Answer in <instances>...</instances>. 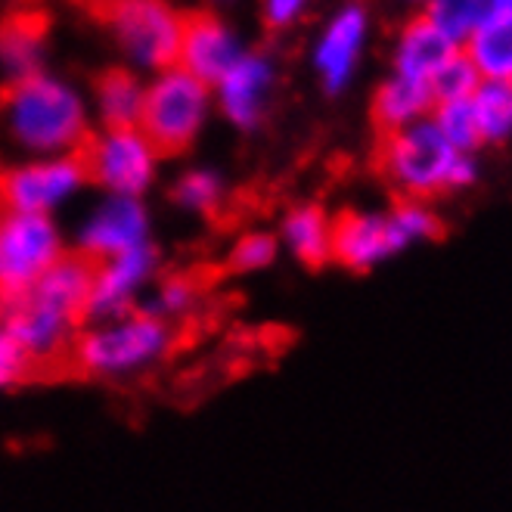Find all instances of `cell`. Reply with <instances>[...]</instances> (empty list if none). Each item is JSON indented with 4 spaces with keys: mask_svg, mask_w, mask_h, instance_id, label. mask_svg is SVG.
<instances>
[{
    "mask_svg": "<svg viewBox=\"0 0 512 512\" xmlns=\"http://www.w3.org/2000/svg\"><path fill=\"white\" fill-rule=\"evenodd\" d=\"M432 125L438 134L457 149V153H475L481 146L478 140V125H475V112L472 100H454V103H438L432 109Z\"/></svg>",
    "mask_w": 512,
    "mask_h": 512,
    "instance_id": "4316f807",
    "label": "cell"
},
{
    "mask_svg": "<svg viewBox=\"0 0 512 512\" xmlns=\"http://www.w3.org/2000/svg\"><path fill=\"white\" fill-rule=\"evenodd\" d=\"M28 370H32V367H28L25 360H22V354L13 348L4 323H0V391L19 385L28 376Z\"/></svg>",
    "mask_w": 512,
    "mask_h": 512,
    "instance_id": "f1b7e54d",
    "label": "cell"
},
{
    "mask_svg": "<svg viewBox=\"0 0 512 512\" xmlns=\"http://www.w3.org/2000/svg\"><path fill=\"white\" fill-rule=\"evenodd\" d=\"M208 112H212V87L180 66H171L143 87L137 131L156 146L162 159L180 156L199 140Z\"/></svg>",
    "mask_w": 512,
    "mask_h": 512,
    "instance_id": "8992f818",
    "label": "cell"
},
{
    "mask_svg": "<svg viewBox=\"0 0 512 512\" xmlns=\"http://www.w3.org/2000/svg\"><path fill=\"white\" fill-rule=\"evenodd\" d=\"M87 190L84 165L75 156L22 159L0 171V212L56 218Z\"/></svg>",
    "mask_w": 512,
    "mask_h": 512,
    "instance_id": "30bf717a",
    "label": "cell"
},
{
    "mask_svg": "<svg viewBox=\"0 0 512 512\" xmlns=\"http://www.w3.org/2000/svg\"><path fill=\"white\" fill-rule=\"evenodd\" d=\"M174 326L146 308L87 320L75 336L66 364L84 379H134L159 367L174 348Z\"/></svg>",
    "mask_w": 512,
    "mask_h": 512,
    "instance_id": "277c9868",
    "label": "cell"
},
{
    "mask_svg": "<svg viewBox=\"0 0 512 512\" xmlns=\"http://www.w3.org/2000/svg\"><path fill=\"white\" fill-rule=\"evenodd\" d=\"M280 243L277 233L270 230H246L243 236H236V243L227 252V270L236 277H252L264 274L280 261Z\"/></svg>",
    "mask_w": 512,
    "mask_h": 512,
    "instance_id": "484cf974",
    "label": "cell"
},
{
    "mask_svg": "<svg viewBox=\"0 0 512 512\" xmlns=\"http://www.w3.org/2000/svg\"><path fill=\"white\" fill-rule=\"evenodd\" d=\"M460 53V44L450 38L444 28H438L426 13L404 25L395 53V75L429 84V78L447 63L450 56Z\"/></svg>",
    "mask_w": 512,
    "mask_h": 512,
    "instance_id": "ac0fdd59",
    "label": "cell"
},
{
    "mask_svg": "<svg viewBox=\"0 0 512 512\" xmlns=\"http://www.w3.org/2000/svg\"><path fill=\"white\" fill-rule=\"evenodd\" d=\"M364 41H367V10L364 7L351 4L329 22V28L317 44V53H314L317 75L329 94H339V90L348 87V81L357 69L360 50H364Z\"/></svg>",
    "mask_w": 512,
    "mask_h": 512,
    "instance_id": "9a60e30c",
    "label": "cell"
},
{
    "mask_svg": "<svg viewBox=\"0 0 512 512\" xmlns=\"http://www.w3.org/2000/svg\"><path fill=\"white\" fill-rule=\"evenodd\" d=\"M0 131L25 159L75 156L90 137V112L72 84L38 72L0 94Z\"/></svg>",
    "mask_w": 512,
    "mask_h": 512,
    "instance_id": "7a4b0ae2",
    "label": "cell"
},
{
    "mask_svg": "<svg viewBox=\"0 0 512 512\" xmlns=\"http://www.w3.org/2000/svg\"><path fill=\"white\" fill-rule=\"evenodd\" d=\"M472 112L481 143H506L512 134V87L509 81H481L475 87Z\"/></svg>",
    "mask_w": 512,
    "mask_h": 512,
    "instance_id": "603a6c76",
    "label": "cell"
},
{
    "mask_svg": "<svg viewBox=\"0 0 512 512\" xmlns=\"http://www.w3.org/2000/svg\"><path fill=\"white\" fill-rule=\"evenodd\" d=\"M143 246H153V215H149L146 202L103 196L78 221L72 252L87 264H100Z\"/></svg>",
    "mask_w": 512,
    "mask_h": 512,
    "instance_id": "8fae6325",
    "label": "cell"
},
{
    "mask_svg": "<svg viewBox=\"0 0 512 512\" xmlns=\"http://www.w3.org/2000/svg\"><path fill=\"white\" fill-rule=\"evenodd\" d=\"M305 4H308V0H264V19H267V25L283 28L301 10H305Z\"/></svg>",
    "mask_w": 512,
    "mask_h": 512,
    "instance_id": "f546056e",
    "label": "cell"
},
{
    "mask_svg": "<svg viewBox=\"0 0 512 512\" xmlns=\"http://www.w3.org/2000/svg\"><path fill=\"white\" fill-rule=\"evenodd\" d=\"M478 84H481V75L475 72V66L460 50L429 78V94H432L435 106L438 103H454V100H469Z\"/></svg>",
    "mask_w": 512,
    "mask_h": 512,
    "instance_id": "83f0119b",
    "label": "cell"
},
{
    "mask_svg": "<svg viewBox=\"0 0 512 512\" xmlns=\"http://www.w3.org/2000/svg\"><path fill=\"white\" fill-rule=\"evenodd\" d=\"M143 84L128 69H109L97 78V115L103 128H137Z\"/></svg>",
    "mask_w": 512,
    "mask_h": 512,
    "instance_id": "44dd1931",
    "label": "cell"
},
{
    "mask_svg": "<svg viewBox=\"0 0 512 512\" xmlns=\"http://www.w3.org/2000/svg\"><path fill=\"white\" fill-rule=\"evenodd\" d=\"M270 87H274V66L261 53H243L233 63V69L212 87V100H218V109L233 128L252 131L261 125L267 112Z\"/></svg>",
    "mask_w": 512,
    "mask_h": 512,
    "instance_id": "5bb4252c",
    "label": "cell"
},
{
    "mask_svg": "<svg viewBox=\"0 0 512 512\" xmlns=\"http://www.w3.org/2000/svg\"><path fill=\"white\" fill-rule=\"evenodd\" d=\"M159 267H162V255L156 246H143L118 258L90 264L87 320L115 317L143 308L149 289L159 280Z\"/></svg>",
    "mask_w": 512,
    "mask_h": 512,
    "instance_id": "7c38bea8",
    "label": "cell"
},
{
    "mask_svg": "<svg viewBox=\"0 0 512 512\" xmlns=\"http://www.w3.org/2000/svg\"><path fill=\"white\" fill-rule=\"evenodd\" d=\"M78 159L87 174V187H100L103 196L143 199L153 190L162 156L137 128L90 131Z\"/></svg>",
    "mask_w": 512,
    "mask_h": 512,
    "instance_id": "ba28073f",
    "label": "cell"
},
{
    "mask_svg": "<svg viewBox=\"0 0 512 512\" xmlns=\"http://www.w3.org/2000/svg\"><path fill=\"white\" fill-rule=\"evenodd\" d=\"M171 199L177 208H184L190 215L212 218L221 212V205L227 199V187L218 171L212 168H190L184 171L171 187Z\"/></svg>",
    "mask_w": 512,
    "mask_h": 512,
    "instance_id": "cb8c5ba5",
    "label": "cell"
},
{
    "mask_svg": "<svg viewBox=\"0 0 512 512\" xmlns=\"http://www.w3.org/2000/svg\"><path fill=\"white\" fill-rule=\"evenodd\" d=\"M97 13L134 66L153 72L177 66L184 13L168 0H97Z\"/></svg>",
    "mask_w": 512,
    "mask_h": 512,
    "instance_id": "9c48e42d",
    "label": "cell"
},
{
    "mask_svg": "<svg viewBox=\"0 0 512 512\" xmlns=\"http://www.w3.org/2000/svg\"><path fill=\"white\" fill-rule=\"evenodd\" d=\"M69 252L66 230L56 218L0 212V314L35 289Z\"/></svg>",
    "mask_w": 512,
    "mask_h": 512,
    "instance_id": "52a82bcc",
    "label": "cell"
},
{
    "mask_svg": "<svg viewBox=\"0 0 512 512\" xmlns=\"http://www.w3.org/2000/svg\"><path fill=\"white\" fill-rule=\"evenodd\" d=\"M432 109H435V103H432V94H429V84L391 75L376 90L373 122H376L379 134H388V131H398V128H407V125L419 122V118H429Z\"/></svg>",
    "mask_w": 512,
    "mask_h": 512,
    "instance_id": "d6986e66",
    "label": "cell"
},
{
    "mask_svg": "<svg viewBox=\"0 0 512 512\" xmlns=\"http://www.w3.org/2000/svg\"><path fill=\"white\" fill-rule=\"evenodd\" d=\"M90 264L69 252L35 289H28L13 308L0 314L13 348L28 367H47L66 360L75 336L87 323Z\"/></svg>",
    "mask_w": 512,
    "mask_h": 512,
    "instance_id": "6da1fadb",
    "label": "cell"
},
{
    "mask_svg": "<svg viewBox=\"0 0 512 512\" xmlns=\"http://www.w3.org/2000/svg\"><path fill=\"white\" fill-rule=\"evenodd\" d=\"M426 16L457 44H463L481 22L512 16V0H429Z\"/></svg>",
    "mask_w": 512,
    "mask_h": 512,
    "instance_id": "7402d4cb",
    "label": "cell"
},
{
    "mask_svg": "<svg viewBox=\"0 0 512 512\" xmlns=\"http://www.w3.org/2000/svg\"><path fill=\"white\" fill-rule=\"evenodd\" d=\"M47 28V13L35 7H16L0 19V72L10 78V84L41 72Z\"/></svg>",
    "mask_w": 512,
    "mask_h": 512,
    "instance_id": "2e32d148",
    "label": "cell"
},
{
    "mask_svg": "<svg viewBox=\"0 0 512 512\" xmlns=\"http://www.w3.org/2000/svg\"><path fill=\"white\" fill-rule=\"evenodd\" d=\"M441 230L432 202L398 199L388 208H345L333 218V261L351 274H370L416 246L435 243Z\"/></svg>",
    "mask_w": 512,
    "mask_h": 512,
    "instance_id": "5b68a950",
    "label": "cell"
},
{
    "mask_svg": "<svg viewBox=\"0 0 512 512\" xmlns=\"http://www.w3.org/2000/svg\"><path fill=\"white\" fill-rule=\"evenodd\" d=\"M466 59L475 66L481 81L512 78V16H494L481 22L460 44Z\"/></svg>",
    "mask_w": 512,
    "mask_h": 512,
    "instance_id": "ffe728a7",
    "label": "cell"
},
{
    "mask_svg": "<svg viewBox=\"0 0 512 512\" xmlns=\"http://www.w3.org/2000/svg\"><path fill=\"white\" fill-rule=\"evenodd\" d=\"M243 44L233 35V28L215 13H184V28H180L177 66L199 78L202 84L215 87L239 56Z\"/></svg>",
    "mask_w": 512,
    "mask_h": 512,
    "instance_id": "4fadbf2b",
    "label": "cell"
},
{
    "mask_svg": "<svg viewBox=\"0 0 512 512\" xmlns=\"http://www.w3.org/2000/svg\"><path fill=\"white\" fill-rule=\"evenodd\" d=\"M280 252L305 267H323L333 261V215L320 202H298L280 221Z\"/></svg>",
    "mask_w": 512,
    "mask_h": 512,
    "instance_id": "e0dca14e",
    "label": "cell"
},
{
    "mask_svg": "<svg viewBox=\"0 0 512 512\" xmlns=\"http://www.w3.org/2000/svg\"><path fill=\"white\" fill-rule=\"evenodd\" d=\"M202 301V286L196 277L190 274H171L156 280V286L149 289L143 308L153 311L156 317H162L165 323L177 326L180 320H187Z\"/></svg>",
    "mask_w": 512,
    "mask_h": 512,
    "instance_id": "d4e9b609",
    "label": "cell"
},
{
    "mask_svg": "<svg viewBox=\"0 0 512 512\" xmlns=\"http://www.w3.org/2000/svg\"><path fill=\"white\" fill-rule=\"evenodd\" d=\"M376 168L398 199L413 202H432L444 193L469 190L478 180L475 153H457L438 134L432 118L379 134Z\"/></svg>",
    "mask_w": 512,
    "mask_h": 512,
    "instance_id": "3957f363",
    "label": "cell"
}]
</instances>
